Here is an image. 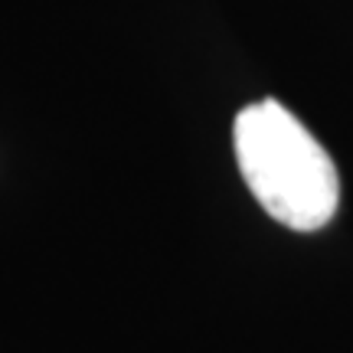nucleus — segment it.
Masks as SVG:
<instances>
[{"mask_svg":"<svg viewBox=\"0 0 353 353\" xmlns=\"http://www.w3.org/2000/svg\"><path fill=\"white\" fill-rule=\"evenodd\" d=\"M232 144L245 183L272 219L298 232H314L334 219L341 203L337 167L281 101L242 108Z\"/></svg>","mask_w":353,"mask_h":353,"instance_id":"nucleus-1","label":"nucleus"}]
</instances>
